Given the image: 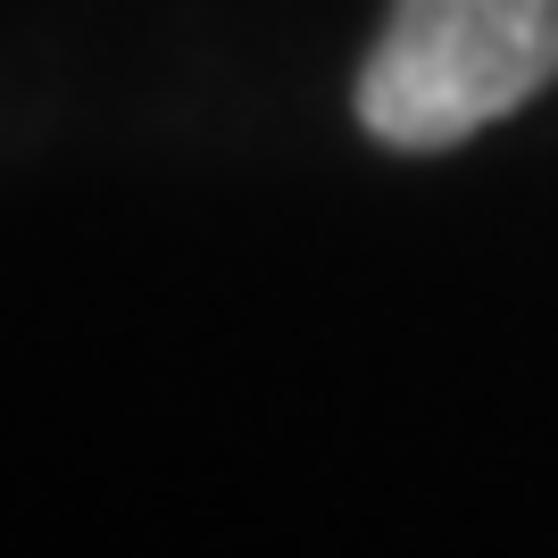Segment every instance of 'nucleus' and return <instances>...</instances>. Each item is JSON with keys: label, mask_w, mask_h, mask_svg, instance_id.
Segmentation results:
<instances>
[{"label": "nucleus", "mask_w": 558, "mask_h": 558, "mask_svg": "<svg viewBox=\"0 0 558 558\" xmlns=\"http://www.w3.org/2000/svg\"><path fill=\"white\" fill-rule=\"evenodd\" d=\"M558 75V0H392L359 68V125L384 150H450Z\"/></svg>", "instance_id": "1"}]
</instances>
